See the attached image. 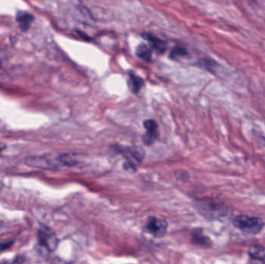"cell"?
<instances>
[{
  "label": "cell",
  "instance_id": "obj_1",
  "mask_svg": "<svg viewBox=\"0 0 265 264\" xmlns=\"http://www.w3.org/2000/svg\"><path fill=\"white\" fill-rule=\"evenodd\" d=\"M114 150L122 155L125 161L123 168L126 172H136L137 167L141 164L145 157V152L137 147L113 146Z\"/></svg>",
  "mask_w": 265,
  "mask_h": 264
},
{
  "label": "cell",
  "instance_id": "obj_2",
  "mask_svg": "<svg viewBox=\"0 0 265 264\" xmlns=\"http://www.w3.org/2000/svg\"><path fill=\"white\" fill-rule=\"evenodd\" d=\"M232 224L239 231L250 235L261 234L265 227V222L262 218L246 215H239L234 217Z\"/></svg>",
  "mask_w": 265,
  "mask_h": 264
},
{
  "label": "cell",
  "instance_id": "obj_3",
  "mask_svg": "<svg viewBox=\"0 0 265 264\" xmlns=\"http://www.w3.org/2000/svg\"><path fill=\"white\" fill-rule=\"evenodd\" d=\"M196 208L203 217L208 220H222L228 214V209L223 205L208 200L196 202Z\"/></svg>",
  "mask_w": 265,
  "mask_h": 264
},
{
  "label": "cell",
  "instance_id": "obj_4",
  "mask_svg": "<svg viewBox=\"0 0 265 264\" xmlns=\"http://www.w3.org/2000/svg\"><path fill=\"white\" fill-rule=\"evenodd\" d=\"M168 226V222L165 219L151 216L147 221L144 230L155 238H162L166 235Z\"/></svg>",
  "mask_w": 265,
  "mask_h": 264
},
{
  "label": "cell",
  "instance_id": "obj_5",
  "mask_svg": "<svg viewBox=\"0 0 265 264\" xmlns=\"http://www.w3.org/2000/svg\"><path fill=\"white\" fill-rule=\"evenodd\" d=\"M37 239L43 247L49 252L55 251L59 245V239L56 234L49 227L42 226L37 234Z\"/></svg>",
  "mask_w": 265,
  "mask_h": 264
},
{
  "label": "cell",
  "instance_id": "obj_6",
  "mask_svg": "<svg viewBox=\"0 0 265 264\" xmlns=\"http://www.w3.org/2000/svg\"><path fill=\"white\" fill-rule=\"evenodd\" d=\"M26 164L28 166L32 168H39V169H55L57 167V164L46 156H34L27 158Z\"/></svg>",
  "mask_w": 265,
  "mask_h": 264
},
{
  "label": "cell",
  "instance_id": "obj_7",
  "mask_svg": "<svg viewBox=\"0 0 265 264\" xmlns=\"http://www.w3.org/2000/svg\"><path fill=\"white\" fill-rule=\"evenodd\" d=\"M144 127L146 129V133L143 137V142L147 146H150L158 137V126L153 119H147L144 122Z\"/></svg>",
  "mask_w": 265,
  "mask_h": 264
},
{
  "label": "cell",
  "instance_id": "obj_8",
  "mask_svg": "<svg viewBox=\"0 0 265 264\" xmlns=\"http://www.w3.org/2000/svg\"><path fill=\"white\" fill-rule=\"evenodd\" d=\"M247 253L252 261L265 262V248L262 245H251L248 248Z\"/></svg>",
  "mask_w": 265,
  "mask_h": 264
},
{
  "label": "cell",
  "instance_id": "obj_9",
  "mask_svg": "<svg viewBox=\"0 0 265 264\" xmlns=\"http://www.w3.org/2000/svg\"><path fill=\"white\" fill-rule=\"evenodd\" d=\"M33 17L31 13L28 12H19L17 15V21L23 31H27L30 28L33 22Z\"/></svg>",
  "mask_w": 265,
  "mask_h": 264
},
{
  "label": "cell",
  "instance_id": "obj_10",
  "mask_svg": "<svg viewBox=\"0 0 265 264\" xmlns=\"http://www.w3.org/2000/svg\"><path fill=\"white\" fill-rule=\"evenodd\" d=\"M144 37L150 43L152 48H154L159 53H164L166 51L167 44L164 40L154 37V35L150 34V33H145Z\"/></svg>",
  "mask_w": 265,
  "mask_h": 264
},
{
  "label": "cell",
  "instance_id": "obj_11",
  "mask_svg": "<svg viewBox=\"0 0 265 264\" xmlns=\"http://www.w3.org/2000/svg\"><path fill=\"white\" fill-rule=\"evenodd\" d=\"M192 242L196 245L203 246V247H209L212 245L210 239L203 234L200 230H196L192 234Z\"/></svg>",
  "mask_w": 265,
  "mask_h": 264
},
{
  "label": "cell",
  "instance_id": "obj_12",
  "mask_svg": "<svg viewBox=\"0 0 265 264\" xmlns=\"http://www.w3.org/2000/svg\"><path fill=\"white\" fill-rule=\"evenodd\" d=\"M129 78H130V86L132 92L137 94L145 85L144 80L141 79V77L137 76L134 73H130L129 75Z\"/></svg>",
  "mask_w": 265,
  "mask_h": 264
},
{
  "label": "cell",
  "instance_id": "obj_13",
  "mask_svg": "<svg viewBox=\"0 0 265 264\" xmlns=\"http://www.w3.org/2000/svg\"><path fill=\"white\" fill-rule=\"evenodd\" d=\"M137 55L140 59L150 62L152 59V48L146 44H141L137 48Z\"/></svg>",
  "mask_w": 265,
  "mask_h": 264
},
{
  "label": "cell",
  "instance_id": "obj_14",
  "mask_svg": "<svg viewBox=\"0 0 265 264\" xmlns=\"http://www.w3.org/2000/svg\"><path fill=\"white\" fill-rule=\"evenodd\" d=\"M186 55L187 51L185 48H181V47H176V48L172 49V52H171L170 58L172 59H177L178 57L185 56Z\"/></svg>",
  "mask_w": 265,
  "mask_h": 264
},
{
  "label": "cell",
  "instance_id": "obj_15",
  "mask_svg": "<svg viewBox=\"0 0 265 264\" xmlns=\"http://www.w3.org/2000/svg\"><path fill=\"white\" fill-rule=\"evenodd\" d=\"M215 63H216V62L212 61L210 59H206V60H203V64L205 65L206 68L209 69V71H210L211 69L214 68V66L216 65Z\"/></svg>",
  "mask_w": 265,
  "mask_h": 264
},
{
  "label": "cell",
  "instance_id": "obj_16",
  "mask_svg": "<svg viewBox=\"0 0 265 264\" xmlns=\"http://www.w3.org/2000/svg\"><path fill=\"white\" fill-rule=\"evenodd\" d=\"M248 1H251V2H254V1H256V0H248Z\"/></svg>",
  "mask_w": 265,
  "mask_h": 264
}]
</instances>
